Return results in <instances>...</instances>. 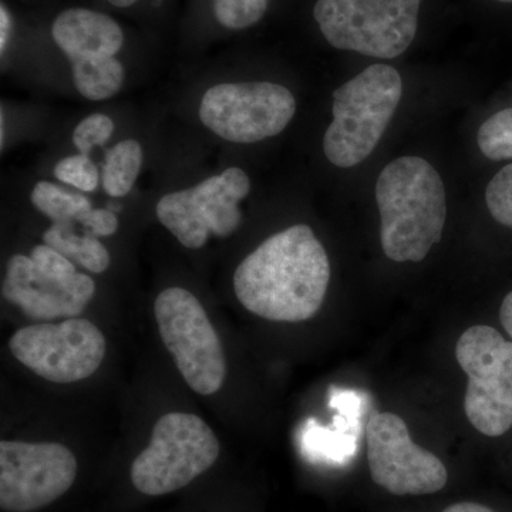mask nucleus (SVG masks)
<instances>
[{
  "instance_id": "obj_15",
  "label": "nucleus",
  "mask_w": 512,
  "mask_h": 512,
  "mask_svg": "<svg viewBox=\"0 0 512 512\" xmlns=\"http://www.w3.org/2000/svg\"><path fill=\"white\" fill-rule=\"evenodd\" d=\"M156 215L185 248L200 249L210 238V229L195 210L187 188L163 195L157 202Z\"/></svg>"
},
{
  "instance_id": "obj_13",
  "label": "nucleus",
  "mask_w": 512,
  "mask_h": 512,
  "mask_svg": "<svg viewBox=\"0 0 512 512\" xmlns=\"http://www.w3.org/2000/svg\"><path fill=\"white\" fill-rule=\"evenodd\" d=\"M52 37L70 64L119 55L124 33L119 23L96 10H63L52 25Z\"/></svg>"
},
{
  "instance_id": "obj_19",
  "label": "nucleus",
  "mask_w": 512,
  "mask_h": 512,
  "mask_svg": "<svg viewBox=\"0 0 512 512\" xmlns=\"http://www.w3.org/2000/svg\"><path fill=\"white\" fill-rule=\"evenodd\" d=\"M30 201L33 207L49 218L53 224L77 221L84 212L93 208L92 202L86 195L63 190L60 185L49 183V181H39L33 187L30 192Z\"/></svg>"
},
{
  "instance_id": "obj_3",
  "label": "nucleus",
  "mask_w": 512,
  "mask_h": 512,
  "mask_svg": "<svg viewBox=\"0 0 512 512\" xmlns=\"http://www.w3.org/2000/svg\"><path fill=\"white\" fill-rule=\"evenodd\" d=\"M402 76L373 64L333 92V121L323 138L330 163L352 168L375 151L402 99Z\"/></svg>"
},
{
  "instance_id": "obj_30",
  "label": "nucleus",
  "mask_w": 512,
  "mask_h": 512,
  "mask_svg": "<svg viewBox=\"0 0 512 512\" xmlns=\"http://www.w3.org/2000/svg\"><path fill=\"white\" fill-rule=\"evenodd\" d=\"M110 5L116 6V8H130L137 0H107Z\"/></svg>"
},
{
  "instance_id": "obj_4",
  "label": "nucleus",
  "mask_w": 512,
  "mask_h": 512,
  "mask_svg": "<svg viewBox=\"0 0 512 512\" xmlns=\"http://www.w3.org/2000/svg\"><path fill=\"white\" fill-rule=\"evenodd\" d=\"M420 5L421 0H318L313 16L330 46L394 59L416 37Z\"/></svg>"
},
{
  "instance_id": "obj_9",
  "label": "nucleus",
  "mask_w": 512,
  "mask_h": 512,
  "mask_svg": "<svg viewBox=\"0 0 512 512\" xmlns=\"http://www.w3.org/2000/svg\"><path fill=\"white\" fill-rule=\"evenodd\" d=\"M9 349L42 379L69 384L97 372L106 356L107 343L90 320L72 318L19 329L10 338Z\"/></svg>"
},
{
  "instance_id": "obj_24",
  "label": "nucleus",
  "mask_w": 512,
  "mask_h": 512,
  "mask_svg": "<svg viewBox=\"0 0 512 512\" xmlns=\"http://www.w3.org/2000/svg\"><path fill=\"white\" fill-rule=\"evenodd\" d=\"M116 130L113 119L103 113H94L80 121L73 131V144L80 154L90 153L96 147L104 146Z\"/></svg>"
},
{
  "instance_id": "obj_25",
  "label": "nucleus",
  "mask_w": 512,
  "mask_h": 512,
  "mask_svg": "<svg viewBox=\"0 0 512 512\" xmlns=\"http://www.w3.org/2000/svg\"><path fill=\"white\" fill-rule=\"evenodd\" d=\"M30 258L40 271L55 276V278L67 279L77 274L73 262L49 245H37L30 252Z\"/></svg>"
},
{
  "instance_id": "obj_28",
  "label": "nucleus",
  "mask_w": 512,
  "mask_h": 512,
  "mask_svg": "<svg viewBox=\"0 0 512 512\" xmlns=\"http://www.w3.org/2000/svg\"><path fill=\"white\" fill-rule=\"evenodd\" d=\"M501 325L512 339V292L505 296L500 309Z\"/></svg>"
},
{
  "instance_id": "obj_31",
  "label": "nucleus",
  "mask_w": 512,
  "mask_h": 512,
  "mask_svg": "<svg viewBox=\"0 0 512 512\" xmlns=\"http://www.w3.org/2000/svg\"><path fill=\"white\" fill-rule=\"evenodd\" d=\"M497 2L512 3V0H497Z\"/></svg>"
},
{
  "instance_id": "obj_2",
  "label": "nucleus",
  "mask_w": 512,
  "mask_h": 512,
  "mask_svg": "<svg viewBox=\"0 0 512 512\" xmlns=\"http://www.w3.org/2000/svg\"><path fill=\"white\" fill-rule=\"evenodd\" d=\"M380 242L394 262H421L443 237L446 190L440 174L420 157L387 164L376 183Z\"/></svg>"
},
{
  "instance_id": "obj_7",
  "label": "nucleus",
  "mask_w": 512,
  "mask_h": 512,
  "mask_svg": "<svg viewBox=\"0 0 512 512\" xmlns=\"http://www.w3.org/2000/svg\"><path fill=\"white\" fill-rule=\"evenodd\" d=\"M165 348L194 392L211 396L227 375L224 350L200 301L184 288H167L154 303Z\"/></svg>"
},
{
  "instance_id": "obj_14",
  "label": "nucleus",
  "mask_w": 512,
  "mask_h": 512,
  "mask_svg": "<svg viewBox=\"0 0 512 512\" xmlns=\"http://www.w3.org/2000/svg\"><path fill=\"white\" fill-rule=\"evenodd\" d=\"M187 190L195 210L211 234L227 238L241 225L239 202L248 197L251 180L242 168L229 167Z\"/></svg>"
},
{
  "instance_id": "obj_18",
  "label": "nucleus",
  "mask_w": 512,
  "mask_h": 512,
  "mask_svg": "<svg viewBox=\"0 0 512 512\" xmlns=\"http://www.w3.org/2000/svg\"><path fill=\"white\" fill-rule=\"evenodd\" d=\"M74 87L90 101L109 100L123 87L126 70L117 57L72 63Z\"/></svg>"
},
{
  "instance_id": "obj_16",
  "label": "nucleus",
  "mask_w": 512,
  "mask_h": 512,
  "mask_svg": "<svg viewBox=\"0 0 512 512\" xmlns=\"http://www.w3.org/2000/svg\"><path fill=\"white\" fill-rule=\"evenodd\" d=\"M43 242L92 274H103L111 264L109 249L101 244L100 239L92 234L77 235L70 222L53 224L43 234Z\"/></svg>"
},
{
  "instance_id": "obj_21",
  "label": "nucleus",
  "mask_w": 512,
  "mask_h": 512,
  "mask_svg": "<svg viewBox=\"0 0 512 512\" xmlns=\"http://www.w3.org/2000/svg\"><path fill=\"white\" fill-rule=\"evenodd\" d=\"M268 5L269 0H214V13L224 28L242 30L264 18Z\"/></svg>"
},
{
  "instance_id": "obj_12",
  "label": "nucleus",
  "mask_w": 512,
  "mask_h": 512,
  "mask_svg": "<svg viewBox=\"0 0 512 512\" xmlns=\"http://www.w3.org/2000/svg\"><path fill=\"white\" fill-rule=\"evenodd\" d=\"M94 293L92 276L77 272L72 278H55L40 271L30 256L13 255L6 265L2 296L32 319L77 318Z\"/></svg>"
},
{
  "instance_id": "obj_8",
  "label": "nucleus",
  "mask_w": 512,
  "mask_h": 512,
  "mask_svg": "<svg viewBox=\"0 0 512 512\" xmlns=\"http://www.w3.org/2000/svg\"><path fill=\"white\" fill-rule=\"evenodd\" d=\"M296 113L291 90L271 82L220 83L202 96L198 117L221 140L254 144L281 134Z\"/></svg>"
},
{
  "instance_id": "obj_17",
  "label": "nucleus",
  "mask_w": 512,
  "mask_h": 512,
  "mask_svg": "<svg viewBox=\"0 0 512 512\" xmlns=\"http://www.w3.org/2000/svg\"><path fill=\"white\" fill-rule=\"evenodd\" d=\"M143 163V146L134 138H126L111 147L107 151L101 175L106 194L113 198L130 194L137 183Z\"/></svg>"
},
{
  "instance_id": "obj_26",
  "label": "nucleus",
  "mask_w": 512,
  "mask_h": 512,
  "mask_svg": "<svg viewBox=\"0 0 512 512\" xmlns=\"http://www.w3.org/2000/svg\"><path fill=\"white\" fill-rule=\"evenodd\" d=\"M84 228L89 229L90 234L94 237H111L116 234L119 229V218L113 211L106 208H92L84 212L82 217L77 220Z\"/></svg>"
},
{
  "instance_id": "obj_1",
  "label": "nucleus",
  "mask_w": 512,
  "mask_h": 512,
  "mask_svg": "<svg viewBox=\"0 0 512 512\" xmlns=\"http://www.w3.org/2000/svg\"><path fill=\"white\" fill-rule=\"evenodd\" d=\"M330 262L308 225L265 239L238 265L234 291L247 311L272 322H305L325 301Z\"/></svg>"
},
{
  "instance_id": "obj_29",
  "label": "nucleus",
  "mask_w": 512,
  "mask_h": 512,
  "mask_svg": "<svg viewBox=\"0 0 512 512\" xmlns=\"http://www.w3.org/2000/svg\"><path fill=\"white\" fill-rule=\"evenodd\" d=\"M443 512H494L487 505L471 503V501H464V503H457L450 505Z\"/></svg>"
},
{
  "instance_id": "obj_11",
  "label": "nucleus",
  "mask_w": 512,
  "mask_h": 512,
  "mask_svg": "<svg viewBox=\"0 0 512 512\" xmlns=\"http://www.w3.org/2000/svg\"><path fill=\"white\" fill-rule=\"evenodd\" d=\"M366 440L370 476L390 494L427 495L446 487L443 461L414 443L406 421L397 414H375L367 423Z\"/></svg>"
},
{
  "instance_id": "obj_23",
  "label": "nucleus",
  "mask_w": 512,
  "mask_h": 512,
  "mask_svg": "<svg viewBox=\"0 0 512 512\" xmlns=\"http://www.w3.org/2000/svg\"><path fill=\"white\" fill-rule=\"evenodd\" d=\"M485 202L495 221L512 228V164L494 175L485 190Z\"/></svg>"
},
{
  "instance_id": "obj_22",
  "label": "nucleus",
  "mask_w": 512,
  "mask_h": 512,
  "mask_svg": "<svg viewBox=\"0 0 512 512\" xmlns=\"http://www.w3.org/2000/svg\"><path fill=\"white\" fill-rule=\"evenodd\" d=\"M53 174L63 184L70 185L82 192L97 190L100 183V173L92 158L86 154H74L64 157L55 165Z\"/></svg>"
},
{
  "instance_id": "obj_27",
  "label": "nucleus",
  "mask_w": 512,
  "mask_h": 512,
  "mask_svg": "<svg viewBox=\"0 0 512 512\" xmlns=\"http://www.w3.org/2000/svg\"><path fill=\"white\" fill-rule=\"evenodd\" d=\"M10 36H12V18L5 3L0 6V52L5 55L8 49Z\"/></svg>"
},
{
  "instance_id": "obj_10",
  "label": "nucleus",
  "mask_w": 512,
  "mask_h": 512,
  "mask_svg": "<svg viewBox=\"0 0 512 512\" xmlns=\"http://www.w3.org/2000/svg\"><path fill=\"white\" fill-rule=\"evenodd\" d=\"M77 461L59 443H0V507L33 512L55 503L72 488Z\"/></svg>"
},
{
  "instance_id": "obj_20",
  "label": "nucleus",
  "mask_w": 512,
  "mask_h": 512,
  "mask_svg": "<svg viewBox=\"0 0 512 512\" xmlns=\"http://www.w3.org/2000/svg\"><path fill=\"white\" fill-rule=\"evenodd\" d=\"M481 153L493 161L512 160V107L485 120L477 134Z\"/></svg>"
},
{
  "instance_id": "obj_5",
  "label": "nucleus",
  "mask_w": 512,
  "mask_h": 512,
  "mask_svg": "<svg viewBox=\"0 0 512 512\" xmlns=\"http://www.w3.org/2000/svg\"><path fill=\"white\" fill-rule=\"evenodd\" d=\"M220 451V441L200 417L164 414L131 466V481L140 493L153 497L174 493L210 470Z\"/></svg>"
},
{
  "instance_id": "obj_6",
  "label": "nucleus",
  "mask_w": 512,
  "mask_h": 512,
  "mask_svg": "<svg viewBox=\"0 0 512 512\" xmlns=\"http://www.w3.org/2000/svg\"><path fill=\"white\" fill-rule=\"evenodd\" d=\"M458 365L468 376L464 412L474 429L500 437L512 427V342L497 329L468 328L456 346Z\"/></svg>"
}]
</instances>
